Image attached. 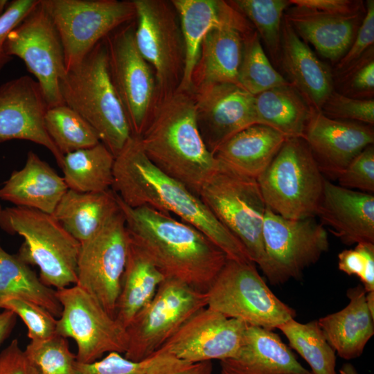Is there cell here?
<instances>
[{
  "label": "cell",
  "mask_w": 374,
  "mask_h": 374,
  "mask_svg": "<svg viewBox=\"0 0 374 374\" xmlns=\"http://www.w3.org/2000/svg\"><path fill=\"white\" fill-rule=\"evenodd\" d=\"M112 189L130 207L145 206L177 215L206 235L227 258L252 262L241 242L196 194L152 163L139 136L132 135L115 157Z\"/></svg>",
  "instance_id": "1"
},
{
  "label": "cell",
  "mask_w": 374,
  "mask_h": 374,
  "mask_svg": "<svg viewBox=\"0 0 374 374\" xmlns=\"http://www.w3.org/2000/svg\"><path fill=\"white\" fill-rule=\"evenodd\" d=\"M116 196L130 239L165 278L206 293L226 254L195 226L149 206L130 207Z\"/></svg>",
  "instance_id": "2"
},
{
  "label": "cell",
  "mask_w": 374,
  "mask_h": 374,
  "mask_svg": "<svg viewBox=\"0 0 374 374\" xmlns=\"http://www.w3.org/2000/svg\"><path fill=\"white\" fill-rule=\"evenodd\" d=\"M139 137L152 163L197 196L217 167L198 130L193 91L177 90L159 99Z\"/></svg>",
  "instance_id": "3"
},
{
  "label": "cell",
  "mask_w": 374,
  "mask_h": 374,
  "mask_svg": "<svg viewBox=\"0 0 374 374\" xmlns=\"http://www.w3.org/2000/svg\"><path fill=\"white\" fill-rule=\"evenodd\" d=\"M60 91L64 104L95 130L115 157L132 133L109 75L105 39L67 71Z\"/></svg>",
  "instance_id": "4"
},
{
  "label": "cell",
  "mask_w": 374,
  "mask_h": 374,
  "mask_svg": "<svg viewBox=\"0 0 374 374\" xmlns=\"http://www.w3.org/2000/svg\"><path fill=\"white\" fill-rule=\"evenodd\" d=\"M0 228L24 238L17 253L27 264L37 265L39 279L61 290L76 284L80 243L53 217L37 209L2 208Z\"/></svg>",
  "instance_id": "5"
},
{
  "label": "cell",
  "mask_w": 374,
  "mask_h": 374,
  "mask_svg": "<svg viewBox=\"0 0 374 374\" xmlns=\"http://www.w3.org/2000/svg\"><path fill=\"white\" fill-rule=\"evenodd\" d=\"M325 179L305 139L288 138L256 179L267 208L301 220L316 217Z\"/></svg>",
  "instance_id": "6"
},
{
  "label": "cell",
  "mask_w": 374,
  "mask_h": 374,
  "mask_svg": "<svg viewBox=\"0 0 374 374\" xmlns=\"http://www.w3.org/2000/svg\"><path fill=\"white\" fill-rule=\"evenodd\" d=\"M198 197L243 245L250 260L264 262L262 224L266 205L257 179L218 162L202 185Z\"/></svg>",
  "instance_id": "7"
},
{
  "label": "cell",
  "mask_w": 374,
  "mask_h": 374,
  "mask_svg": "<svg viewBox=\"0 0 374 374\" xmlns=\"http://www.w3.org/2000/svg\"><path fill=\"white\" fill-rule=\"evenodd\" d=\"M206 294V307L248 326L273 330L296 317L295 310L272 292L252 262L227 258Z\"/></svg>",
  "instance_id": "8"
},
{
  "label": "cell",
  "mask_w": 374,
  "mask_h": 374,
  "mask_svg": "<svg viewBox=\"0 0 374 374\" xmlns=\"http://www.w3.org/2000/svg\"><path fill=\"white\" fill-rule=\"evenodd\" d=\"M60 36L67 71L109 34L135 19L132 0H40Z\"/></svg>",
  "instance_id": "9"
},
{
  "label": "cell",
  "mask_w": 374,
  "mask_h": 374,
  "mask_svg": "<svg viewBox=\"0 0 374 374\" xmlns=\"http://www.w3.org/2000/svg\"><path fill=\"white\" fill-rule=\"evenodd\" d=\"M132 1L135 42L154 71L159 100L177 91L183 78L185 48L179 15L171 0Z\"/></svg>",
  "instance_id": "10"
},
{
  "label": "cell",
  "mask_w": 374,
  "mask_h": 374,
  "mask_svg": "<svg viewBox=\"0 0 374 374\" xmlns=\"http://www.w3.org/2000/svg\"><path fill=\"white\" fill-rule=\"evenodd\" d=\"M262 242L264 262L260 268L272 285L299 279L329 248L327 231L314 217L287 219L267 207Z\"/></svg>",
  "instance_id": "11"
},
{
  "label": "cell",
  "mask_w": 374,
  "mask_h": 374,
  "mask_svg": "<svg viewBox=\"0 0 374 374\" xmlns=\"http://www.w3.org/2000/svg\"><path fill=\"white\" fill-rule=\"evenodd\" d=\"M207 306L206 294L166 278L151 301L126 328L125 357L142 361L156 353L189 319Z\"/></svg>",
  "instance_id": "12"
},
{
  "label": "cell",
  "mask_w": 374,
  "mask_h": 374,
  "mask_svg": "<svg viewBox=\"0 0 374 374\" xmlns=\"http://www.w3.org/2000/svg\"><path fill=\"white\" fill-rule=\"evenodd\" d=\"M135 19L104 39L109 75L127 117L133 136H140L158 101L154 71L135 42Z\"/></svg>",
  "instance_id": "13"
},
{
  "label": "cell",
  "mask_w": 374,
  "mask_h": 374,
  "mask_svg": "<svg viewBox=\"0 0 374 374\" xmlns=\"http://www.w3.org/2000/svg\"><path fill=\"white\" fill-rule=\"evenodd\" d=\"M56 296L62 308L56 333L75 341L78 362L91 363L111 352L125 354V328L91 295L74 285L57 290Z\"/></svg>",
  "instance_id": "14"
},
{
  "label": "cell",
  "mask_w": 374,
  "mask_h": 374,
  "mask_svg": "<svg viewBox=\"0 0 374 374\" xmlns=\"http://www.w3.org/2000/svg\"><path fill=\"white\" fill-rule=\"evenodd\" d=\"M128 247L129 235L121 209L94 236L80 243L75 285L114 318Z\"/></svg>",
  "instance_id": "15"
},
{
  "label": "cell",
  "mask_w": 374,
  "mask_h": 374,
  "mask_svg": "<svg viewBox=\"0 0 374 374\" xmlns=\"http://www.w3.org/2000/svg\"><path fill=\"white\" fill-rule=\"evenodd\" d=\"M7 54L20 58L39 84L48 107L64 104L60 82L66 75L62 44L40 4L8 35Z\"/></svg>",
  "instance_id": "16"
},
{
  "label": "cell",
  "mask_w": 374,
  "mask_h": 374,
  "mask_svg": "<svg viewBox=\"0 0 374 374\" xmlns=\"http://www.w3.org/2000/svg\"><path fill=\"white\" fill-rule=\"evenodd\" d=\"M247 326L206 307L189 319L157 351L190 362L221 361L235 355Z\"/></svg>",
  "instance_id": "17"
},
{
  "label": "cell",
  "mask_w": 374,
  "mask_h": 374,
  "mask_svg": "<svg viewBox=\"0 0 374 374\" xmlns=\"http://www.w3.org/2000/svg\"><path fill=\"white\" fill-rule=\"evenodd\" d=\"M193 92L198 130L213 154L232 136L258 124L254 96L237 84H211Z\"/></svg>",
  "instance_id": "18"
},
{
  "label": "cell",
  "mask_w": 374,
  "mask_h": 374,
  "mask_svg": "<svg viewBox=\"0 0 374 374\" xmlns=\"http://www.w3.org/2000/svg\"><path fill=\"white\" fill-rule=\"evenodd\" d=\"M48 105L38 82L29 75L0 85V143L26 140L44 146L62 168L64 155L47 133L44 116Z\"/></svg>",
  "instance_id": "19"
},
{
  "label": "cell",
  "mask_w": 374,
  "mask_h": 374,
  "mask_svg": "<svg viewBox=\"0 0 374 374\" xmlns=\"http://www.w3.org/2000/svg\"><path fill=\"white\" fill-rule=\"evenodd\" d=\"M304 139L322 175L337 179L356 156L373 144L374 131L373 125L332 119L312 107Z\"/></svg>",
  "instance_id": "20"
},
{
  "label": "cell",
  "mask_w": 374,
  "mask_h": 374,
  "mask_svg": "<svg viewBox=\"0 0 374 374\" xmlns=\"http://www.w3.org/2000/svg\"><path fill=\"white\" fill-rule=\"evenodd\" d=\"M254 30L241 13L238 17L211 29L201 45L191 77V91L215 83L239 86L238 77L244 39Z\"/></svg>",
  "instance_id": "21"
},
{
  "label": "cell",
  "mask_w": 374,
  "mask_h": 374,
  "mask_svg": "<svg viewBox=\"0 0 374 374\" xmlns=\"http://www.w3.org/2000/svg\"><path fill=\"white\" fill-rule=\"evenodd\" d=\"M316 216L346 245L374 244V196L325 179Z\"/></svg>",
  "instance_id": "22"
},
{
  "label": "cell",
  "mask_w": 374,
  "mask_h": 374,
  "mask_svg": "<svg viewBox=\"0 0 374 374\" xmlns=\"http://www.w3.org/2000/svg\"><path fill=\"white\" fill-rule=\"evenodd\" d=\"M220 366L221 374H312L278 334L251 326L235 355L221 360Z\"/></svg>",
  "instance_id": "23"
},
{
  "label": "cell",
  "mask_w": 374,
  "mask_h": 374,
  "mask_svg": "<svg viewBox=\"0 0 374 374\" xmlns=\"http://www.w3.org/2000/svg\"><path fill=\"white\" fill-rule=\"evenodd\" d=\"M279 64L288 77V82L310 107L320 111L335 90L332 69L317 57L284 17Z\"/></svg>",
  "instance_id": "24"
},
{
  "label": "cell",
  "mask_w": 374,
  "mask_h": 374,
  "mask_svg": "<svg viewBox=\"0 0 374 374\" xmlns=\"http://www.w3.org/2000/svg\"><path fill=\"white\" fill-rule=\"evenodd\" d=\"M364 14L365 10L339 15L294 6L287 8L283 17L304 42L336 64L351 46Z\"/></svg>",
  "instance_id": "25"
},
{
  "label": "cell",
  "mask_w": 374,
  "mask_h": 374,
  "mask_svg": "<svg viewBox=\"0 0 374 374\" xmlns=\"http://www.w3.org/2000/svg\"><path fill=\"white\" fill-rule=\"evenodd\" d=\"M68 189L63 177L30 150L24 166L12 171L0 188V199L10 202L15 206L53 214Z\"/></svg>",
  "instance_id": "26"
},
{
  "label": "cell",
  "mask_w": 374,
  "mask_h": 374,
  "mask_svg": "<svg viewBox=\"0 0 374 374\" xmlns=\"http://www.w3.org/2000/svg\"><path fill=\"white\" fill-rule=\"evenodd\" d=\"M366 294L362 285L349 288L346 292L348 305L318 320L330 345L346 360L362 355L374 335V317L368 308Z\"/></svg>",
  "instance_id": "27"
},
{
  "label": "cell",
  "mask_w": 374,
  "mask_h": 374,
  "mask_svg": "<svg viewBox=\"0 0 374 374\" xmlns=\"http://www.w3.org/2000/svg\"><path fill=\"white\" fill-rule=\"evenodd\" d=\"M171 1L179 15L185 48L184 75L177 90L191 91V77L204 38L211 29L238 17L240 13L227 1Z\"/></svg>",
  "instance_id": "28"
},
{
  "label": "cell",
  "mask_w": 374,
  "mask_h": 374,
  "mask_svg": "<svg viewBox=\"0 0 374 374\" xmlns=\"http://www.w3.org/2000/svg\"><path fill=\"white\" fill-rule=\"evenodd\" d=\"M287 138L267 125H252L236 133L213 153L232 170L257 179L272 161Z\"/></svg>",
  "instance_id": "29"
},
{
  "label": "cell",
  "mask_w": 374,
  "mask_h": 374,
  "mask_svg": "<svg viewBox=\"0 0 374 374\" xmlns=\"http://www.w3.org/2000/svg\"><path fill=\"white\" fill-rule=\"evenodd\" d=\"M119 209L116 193L112 188L100 193L68 189L52 215L82 243L94 236Z\"/></svg>",
  "instance_id": "30"
},
{
  "label": "cell",
  "mask_w": 374,
  "mask_h": 374,
  "mask_svg": "<svg viewBox=\"0 0 374 374\" xmlns=\"http://www.w3.org/2000/svg\"><path fill=\"white\" fill-rule=\"evenodd\" d=\"M165 279L159 268L129 238L115 319L126 329L134 317L151 301Z\"/></svg>",
  "instance_id": "31"
},
{
  "label": "cell",
  "mask_w": 374,
  "mask_h": 374,
  "mask_svg": "<svg viewBox=\"0 0 374 374\" xmlns=\"http://www.w3.org/2000/svg\"><path fill=\"white\" fill-rule=\"evenodd\" d=\"M257 123L278 131L287 139L305 137L312 107L290 83L254 96Z\"/></svg>",
  "instance_id": "32"
},
{
  "label": "cell",
  "mask_w": 374,
  "mask_h": 374,
  "mask_svg": "<svg viewBox=\"0 0 374 374\" xmlns=\"http://www.w3.org/2000/svg\"><path fill=\"white\" fill-rule=\"evenodd\" d=\"M114 159L101 142L64 154L61 168L68 188L80 193L111 189Z\"/></svg>",
  "instance_id": "33"
},
{
  "label": "cell",
  "mask_w": 374,
  "mask_h": 374,
  "mask_svg": "<svg viewBox=\"0 0 374 374\" xmlns=\"http://www.w3.org/2000/svg\"><path fill=\"white\" fill-rule=\"evenodd\" d=\"M11 297L38 304L54 317L62 312L56 290L44 285L28 264L17 254L6 251L0 244V303Z\"/></svg>",
  "instance_id": "34"
},
{
  "label": "cell",
  "mask_w": 374,
  "mask_h": 374,
  "mask_svg": "<svg viewBox=\"0 0 374 374\" xmlns=\"http://www.w3.org/2000/svg\"><path fill=\"white\" fill-rule=\"evenodd\" d=\"M290 348L308 364L312 374H337L336 353L327 341L318 320L302 323L292 319L278 328Z\"/></svg>",
  "instance_id": "35"
},
{
  "label": "cell",
  "mask_w": 374,
  "mask_h": 374,
  "mask_svg": "<svg viewBox=\"0 0 374 374\" xmlns=\"http://www.w3.org/2000/svg\"><path fill=\"white\" fill-rule=\"evenodd\" d=\"M44 124L48 134L63 155L100 142L95 130L65 104L48 107Z\"/></svg>",
  "instance_id": "36"
},
{
  "label": "cell",
  "mask_w": 374,
  "mask_h": 374,
  "mask_svg": "<svg viewBox=\"0 0 374 374\" xmlns=\"http://www.w3.org/2000/svg\"><path fill=\"white\" fill-rule=\"evenodd\" d=\"M228 3L253 26L275 64H279L281 26L288 0H230Z\"/></svg>",
  "instance_id": "37"
},
{
  "label": "cell",
  "mask_w": 374,
  "mask_h": 374,
  "mask_svg": "<svg viewBox=\"0 0 374 374\" xmlns=\"http://www.w3.org/2000/svg\"><path fill=\"white\" fill-rule=\"evenodd\" d=\"M238 80L253 96L290 83L270 62L255 30L244 37Z\"/></svg>",
  "instance_id": "38"
},
{
  "label": "cell",
  "mask_w": 374,
  "mask_h": 374,
  "mask_svg": "<svg viewBox=\"0 0 374 374\" xmlns=\"http://www.w3.org/2000/svg\"><path fill=\"white\" fill-rule=\"evenodd\" d=\"M24 351L39 374H75L76 355L71 351L66 337L55 334L30 341Z\"/></svg>",
  "instance_id": "39"
},
{
  "label": "cell",
  "mask_w": 374,
  "mask_h": 374,
  "mask_svg": "<svg viewBox=\"0 0 374 374\" xmlns=\"http://www.w3.org/2000/svg\"><path fill=\"white\" fill-rule=\"evenodd\" d=\"M338 93L357 99H372L374 94V48H370L357 62L334 76Z\"/></svg>",
  "instance_id": "40"
},
{
  "label": "cell",
  "mask_w": 374,
  "mask_h": 374,
  "mask_svg": "<svg viewBox=\"0 0 374 374\" xmlns=\"http://www.w3.org/2000/svg\"><path fill=\"white\" fill-rule=\"evenodd\" d=\"M0 309L12 311L19 316L28 328L30 341L42 340L56 333L57 320L44 307L28 300L11 297L0 303Z\"/></svg>",
  "instance_id": "41"
},
{
  "label": "cell",
  "mask_w": 374,
  "mask_h": 374,
  "mask_svg": "<svg viewBox=\"0 0 374 374\" xmlns=\"http://www.w3.org/2000/svg\"><path fill=\"white\" fill-rule=\"evenodd\" d=\"M326 116L337 120L374 124V99H357L334 90L320 109Z\"/></svg>",
  "instance_id": "42"
},
{
  "label": "cell",
  "mask_w": 374,
  "mask_h": 374,
  "mask_svg": "<svg viewBox=\"0 0 374 374\" xmlns=\"http://www.w3.org/2000/svg\"><path fill=\"white\" fill-rule=\"evenodd\" d=\"M338 268L348 276H357L366 292L374 291V244L362 242L338 254Z\"/></svg>",
  "instance_id": "43"
},
{
  "label": "cell",
  "mask_w": 374,
  "mask_h": 374,
  "mask_svg": "<svg viewBox=\"0 0 374 374\" xmlns=\"http://www.w3.org/2000/svg\"><path fill=\"white\" fill-rule=\"evenodd\" d=\"M339 186L361 192H374V146L370 145L356 156L339 175Z\"/></svg>",
  "instance_id": "44"
},
{
  "label": "cell",
  "mask_w": 374,
  "mask_h": 374,
  "mask_svg": "<svg viewBox=\"0 0 374 374\" xmlns=\"http://www.w3.org/2000/svg\"><path fill=\"white\" fill-rule=\"evenodd\" d=\"M374 44V1L366 2L365 14L355 37L346 54L335 64L336 76L357 62Z\"/></svg>",
  "instance_id": "45"
},
{
  "label": "cell",
  "mask_w": 374,
  "mask_h": 374,
  "mask_svg": "<svg viewBox=\"0 0 374 374\" xmlns=\"http://www.w3.org/2000/svg\"><path fill=\"white\" fill-rule=\"evenodd\" d=\"M150 357L132 361L121 353L111 352L101 359L91 363L77 362L75 374H145Z\"/></svg>",
  "instance_id": "46"
},
{
  "label": "cell",
  "mask_w": 374,
  "mask_h": 374,
  "mask_svg": "<svg viewBox=\"0 0 374 374\" xmlns=\"http://www.w3.org/2000/svg\"><path fill=\"white\" fill-rule=\"evenodd\" d=\"M211 361L190 362L157 351L150 357L145 374H211Z\"/></svg>",
  "instance_id": "47"
},
{
  "label": "cell",
  "mask_w": 374,
  "mask_h": 374,
  "mask_svg": "<svg viewBox=\"0 0 374 374\" xmlns=\"http://www.w3.org/2000/svg\"><path fill=\"white\" fill-rule=\"evenodd\" d=\"M39 1H12L0 15V71L12 59L5 49L8 34L37 6Z\"/></svg>",
  "instance_id": "48"
},
{
  "label": "cell",
  "mask_w": 374,
  "mask_h": 374,
  "mask_svg": "<svg viewBox=\"0 0 374 374\" xmlns=\"http://www.w3.org/2000/svg\"><path fill=\"white\" fill-rule=\"evenodd\" d=\"M0 374H39L37 368L13 339L0 353Z\"/></svg>",
  "instance_id": "49"
},
{
  "label": "cell",
  "mask_w": 374,
  "mask_h": 374,
  "mask_svg": "<svg viewBox=\"0 0 374 374\" xmlns=\"http://www.w3.org/2000/svg\"><path fill=\"white\" fill-rule=\"evenodd\" d=\"M291 5L317 11L353 15L365 10L362 1L354 0H289Z\"/></svg>",
  "instance_id": "50"
},
{
  "label": "cell",
  "mask_w": 374,
  "mask_h": 374,
  "mask_svg": "<svg viewBox=\"0 0 374 374\" xmlns=\"http://www.w3.org/2000/svg\"><path fill=\"white\" fill-rule=\"evenodd\" d=\"M17 315L11 310H3L0 313V344L6 339L17 322Z\"/></svg>",
  "instance_id": "51"
},
{
  "label": "cell",
  "mask_w": 374,
  "mask_h": 374,
  "mask_svg": "<svg viewBox=\"0 0 374 374\" xmlns=\"http://www.w3.org/2000/svg\"><path fill=\"white\" fill-rule=\"evenodd\" d=\"M340 374H359L355 367L350 363L344 364L339 369Z\"/></svg>",
  "instance_id": "52"
},
{
  "label": "cell",
  "mask_w": 374,
  "mask_h": 374,
  "mask_svg": "<svg viewBox=\"0 0 374 374\" xmlns=\"http://www.w3.org/2000/svg\"><path fill=\"white\" fill-rule=\"evenodd\" d=\"M366 301L371 314L374 317V291L366 292Z\"/></svg>",
  "instance_id": "53"
},
{
  "label": "cell",
  "mask_w": 374,
  "mask_h": 374,
  "mask_svg": "<svg viewBox=\"0 0 374 374\" xmlns=\"http://www.w3.org/2000/svg\"><path fill=\"white\" fill-rule=\"evenodd\" d=\"M8 3L6 0H0V15L4 12Z\"/></svg>",
  "instance_id": "54"
},
{
  "label": "cell",
  "mask_w": 374,
  "mask_h": 374,
  "mask_svg": "<svg viewBox=\"0 0 374 374\" xmlns=\"http://www.w3.org/2000/svg\"><path fill=\"white\" fill-rule=\"evenodd\" d=\"M1 210H2V207H1V206L0 204V212H1Z\"/></svg>",
  "instance_id": "55"
}]
</instances>
